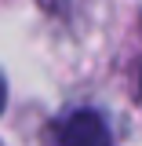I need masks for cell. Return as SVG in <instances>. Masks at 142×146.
Masks as SVG:
<instances>
[{"label": "cell", "instance_id": "6da1fadb", "mask_svg": "<svg viewBox=\"0 0 142 146\" xmlns=\"http://www.w3.org/2000/svg\"><path fill=\"white\" fill-rule=\"evenodd\" d=\"M58 146H109V128L95 110H73L55 128Z\"/></svg>", "mask_w": 142, "mask_h": 146}, {"label": "cell", "instance_id": "7a4b0ae2", "mask_svg": "<svg viewBox=\"0 0 142 146\" xmlns=\"http://www.w3.org/2000/svg\"><path fill=\"white\" fill-rule=\"evenodd\" d=\"M0 110H4V80H0Z\"/></svg>", "mask_w": 142, "mask_h": 146}]
</instances>
